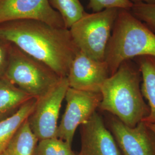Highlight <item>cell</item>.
Instances as JSON below:
<instances>
[{
	"mask_svg": "<svg viewBox=\"0 0 155 155\" xmlns=\"http://www.w3.org/2000/svg\"><path fill=\"white\" fill-rule=\"evenodd\" d=\"M37 99L33 98L11 116L0 121V155L2 153L22 124L33 113Z\"/></svg>",
	"mask_w": 155,
	"mask_h": 155,
	"instance_id": "14",
	"label": "cell"
},
{
	"mask_svg": "<svg viewBox=\"0 0 155 155\" xmlns=\"http://www.w3.org/2000/svg\"><path fill=\"white\" fill-rule=\"evenodd\" d=\"M133 60L141 73V91L150 107V114L143 121L155 124V56H141Z\"/></svg>",
	"mask_w": 155,
	"mask_h": 155,
	"instance_id": "12",
	"label": "cell"
},
{
	"mask_svg": "<svg viewBox=\"0 0 155 155\" xmlns=\"http://www.w3.org/2000/svg\"><path fill=\"white\" fill-rule=\"evenodd\" d=\"M38 143L27 120L17 130L1 155H34Z\"/></svg>",
	"mask_w": 155,
	"mask_h": 155,
	"instance_id": "15",
	"label": "cell"
},
{
	"mask_svg": "<svg viewBox=\"0 0 155 155\" xmlns=\"http://www.w3.org/2000/svg\"><path fill=\"white\" fill-rule=\"evenodd\" d=\"M52 8L61 17L65 28L72 25L86 13L79 0H48Z\"/></svg>",
	"mask_w": 155,
	"mask_h": 155,
	"instance_id": "16",
	"label": "cell"
},
{
	"mask_svg": "<svg viewBox=\"0 0 155 155\" xmlns=\"http://www.w3.org/2000/svg\"><path fill=\"white\" fill-rule=\"evenodd\" d=\"M71 147L58 138L40 140L34 155H79L72 150Z\"/></svg>",
	"mask_w": 155,
	"mask_h": 155,
	"instance_id": "17",
	"label": "cell"
},
{
	"mask_svg": "<svg viewBox=\"0 0 155 155\" xmlns=\"http://www.w3.org/2000/svg\"><path fill=\"white\" fill-rule=\"evenodd\" d=\"M141 83V73L133 59L122 62L103 84L99 109L128 127H136L150 113L142 94Z\"/></svg>",
	"mask_w": 155,
	"mask_h": 155,
	"instance_id": "2",
	"label": "cell"
},
{
	"mask_svg": "<svg viewBox=\"0 0 155 155\" xmlns=\"http://www.w3.org/2000/svg\"><path fill=\"white\" fill-rule=\"evenodd\" d=\"M130 11L155 33V4H134Z\"/></svg>",
	"mask_w": 155,
	"mask_h": 155,
	"instance_id": "18",
	"label": "cell"
},
{
	"mask_svg": "<svg viewBox=\"0 0 155 155\" xmlns=\"http://www.w3.org/2000/svg\"><path fill=\"white\" fill-rule=\"evenodd\" d=\"M133 4L128 0H89L88 6L93 12H97L106 9L130 10Z\"/></svg>",
	"mask_w": 155,
	"mask_h": 155,
	"instance_id": "19",
	"label": "cell"
},
{
	"mask_svg": "<svg viewBox=\"0 0 155 155\" xmlns=\"http://www.w3.org/2000/svg\"><path fill=\"white\" fill-rule=\"evenodd\" d=\"M118 9L86 13L70 28L74 44L90 58L105 61L107 45L116 19Z\"/></svg>",
	"mask_w": 155,
	"mask_h": 155,
	"instance_id": "5",
	"label": "cell"
},
{
	"mask_svg": "<svg viewBox=\"0 0 155 155\" xmlns=\"http://www.w3.org/2000/svg\"><path fill=\"white\" fill-rule=\"evenodd\" d=\"M148 124V123H147ZM150 128L153 130V132L155 133V124H148Z\"/></svg>",
	"mask_w": 155,
	"mask_h": 155,
	"instance_id": "22",
	"label": "cell"
},
{
	"mask_svg": "<svg viewBox=\"0 0 155 155\" xmlns=\"http://www.w3.org/2000/svg\"><path fill=\"white\" fill-rule=\"evenodd\" d=\"M4 77L36 99L48 93L62 78L45 63L12 44Z\"/></svg>",
	"mask_w": 155,
	"mask_h": 155,
	"instance_id": "4",
	"label": "cell"
},
{
	"mask_svg": "<svg viewBox=\"0 0 155 155\" xmlns=\"http://www.w3.org/2000/svg\"><path fill=\"white\" fill-rule=\"evenodd\" d=\"M145 55L155 56V33L130 10L119 9L106 50L110 75L122 62Z\"/></svg>",
	"mask_w": 155,
	"mask_h": 155,
	"instance_id": "3",
	"label": "cell"
},
{
	"mask_svg": "<svg viewBox=\"0 0 155 155\" xmlns=\"http://www.w3.org/2000/svg\"><path fill=\"white\" fill-rule=\"evenodd\" d=\"M12 44L0 38V78L4 77L8 66Z\"/></svg>",
	"mask_w": 155,
	"mask_h": 155,
	"instance_id": "20",
	"label": "cell"
},
{
	"mask_svg": "<svg viewBox=\"0 0 155 155\" xmlns=\"http://www.w3.org/2000/svg\"><path fill=\"white\" fill-rule=\"evenodd\" d=\"M32 98L5 78H0V121L12 116Z\"/></svg>",
	"mask_w": 155,
	"mask_h": 155,
	"instance_id": "13",
	"label": "cell"
},
{
	"mask_svg": "<svg viewBox=\"0 0 155 155\" xmlns=\"http://www.w3.org/2000/svg\"><path fill=\"white\" fill-rule=\"evenodd\" d=\"M18 20H37L65 28L61 17L48 0H0V24Z\"/></svg>",
	"mask_w": 155,
	"mask_h": 155,
	"instance_id": "9",
	"label": "cell"
},
{
	"mask_svg": "<svg viewBox=\"0 0 155 155\" xmlns=\"http://www.w3.org/2000/svg\"><path fill=\"white\" fill-rule=\"evenodd\" d=\"M68 87L67 78H62L48 93L37 99L35 109L28 121L39 141L57 138L58 120Z\"/></svg>",
	"mask_w": 155,
	"mask_h": 155,
	"instance_id": "6",
	"label": "cell"
},
{
	"mask_svg": "<svg viewBox=\"0 0 155 155\" xmlns=\"http://www.w3.org/2000/svg\"><path fill=\"white\" fill-rule=\"evenodd\" d=\"M110 76L105 61L95 60L79 51L72 60L66 78L71 89L101 93L103 84Z\"/></svg>",
	"mask_w": 155,
	"mask_h": 155,
	"instance_id": "10",
	"label": "cell"
},
{
	"mask_svg": "<svg viewBox=\"0 0 155 155\" xmlns=\"http://www.w3.org/2000/svg\"><path fill=\"white\" fill-rule=\"evenodd\" d=\"M0 38L41 61L61 77H67L73 59L79 51L68 29L32 20L0 24Z\"/></svg>",
	"mask_w": 155,
	"mask_h": 155,
	"instance_id": "1",
	"label": "cell"
},
{
	"mask_svg": "<svg viewBox=\"0 0 155 155\" xmlns=\"http://www.w3.org/2000/svg\"><path fill=\"white\" fill-rule=\"evenodd\" d=\"M65 100L64 113L57 130V138L72 146V140L78 127L87 122L99 108L101 93L80 91L68 87Z\"/></svg>",
	"mask_w": 155,
	"mask_h": 155,
	"instance_id": "7",
	"label": "cell"
},
{
	"mask_svg": "<svg viewBox=\"0 0 155 155\" xmlns=\"http://www.w3.org/2000/svg\"><path fill=\"white\" fill-rule=\"evenodd\" d=\"M133 4H140V3H144V4H155V0H128Z\"/></svg>",
	"mask_w": 155,
	"mask_h": 155,
	"instance_id": "21",
	"label": "cell"
},
{
	"mask_svg": "<svg viewBox=\"0 0 155 155\" xmlns=\"http://www.w3.org/2000/svg\"><path fill=\"white\" fill-rule=\"evenodd\" d=\"M81 137L79 155H122L102 117L97 111L81 125Z\"/></svg>",
	"mask_w": 155,
	"mask_h": 155,
	"instance_id": "11",
	"label": "cell"
},
{
	"mask_svg": "<svg viewBox=\"0 0 155 155\" xmlns=\"http://www.w3.org/2000/svg\"><path fill=\"white\" fill-rule=\"evenodd\" d=\"M106 125L122 155H155V133L147 123L142 121L130 127L109 114Z\"/></svg>",
	"mask_w": 155,
	"mask_h": 155,
	"instance_id": "8",
	"label": "cell"
}]
</instances>
